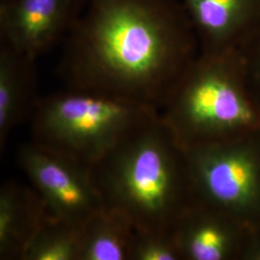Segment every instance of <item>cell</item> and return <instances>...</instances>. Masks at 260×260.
<instances>
[{"mask_svg":"<svg viewBox=\"0 0 260 260\" xmlns=\"http://www.w3.org/2000/svg\"><path fill=\"white\" fill-rule=\"evenodd\" d=\"M62 45L66 88L158 111L200 52L180 0H88Z\"/></svg>","mask_w":260,"mask_h":260,"instance_id":"obj_1","label":"cell"},{"mask_svg":"<svg viewBox=\"0 0 260 260\" xmlns=\"http://www.w3.org/2000/svg\"><path fill=\"white\" fill-rule=\"evenodd\" d=\"M52 216L32 186L6 181L0 189V259L23 260Z\"/></svg>","mask_w":260,"mask_h":260,"instance_id":"obj_11","label":"cell"},{"mask_svg":"<svg viewBox=\"0 0 260 260\" xmlns=\"http://www.w3.org/2000/svg\"><path fill=\"white\" fill-rule=\"evenodd\" d=\"M200 52L245 50L260 35V0H180Z\"/></svg>","mask_w":260,"mask_h":260,"instance_id":"obj_8","label":"cell"},{"mask_svg":"<svg viewBox=\"0 0 260 260\" xmlns=\"http://www.w3.org/2000/svg\"><path fill=\"white\" fill-rule=\"evenodd\" d=\"M173 232L182 260H240L250 229L231 215L194 201Z\"/></svg>","mask_w":260,"mask_h":260,"instance_id":"obj_9","label":"cell"},{"mask_svg":"<svg viewBox=\"0 0 260 260\" xmlns=\"http://www.w3.org/2000/svg\"><path fill=\"white\" fill-rule=\"evenodd\" d=\"M194 201L260 229V131L187 150Z\"/></svg>","mask_w":260,"mask_h":260,"instance_id":"obj_5","label":"cell"},{"mask_svg":"<svg viewBox=\"0 0 260 260\" xmlns=\"http://www.w3.org/2000/svg\"><path fill=\"white\" fill-rule=\"evenodd\" d=\"M103 206L136 229L173 232L194 202L186 150L160 114L133 130L91 166Z\"/></svg>","mask_w":260,"mask_h":260,"instance_id":"obj_2","label":"cell"},{"mask_svg":"<svg viewBox=\"0 0 260 260\" xmlns=\"http://www.w3.org/2000/svg\"><path fill=\"white\" fill-rule=\"evenodd\" d=\"M88 0H0V43L37 59L63 44Z\"/></svg>","mask_w":260,"mask_h":260,"instance_id":"obj_7","label":"cell"},{"mask_svg":"<svg viewBox=\"0 0 260 260\" xmlns=\"http://www.w3.org/2000/svg\"><path fill=\"white\" fill-rule=\"evenodd\" d=\"M159 114L186 150L260 131L244 51L199 52Z\"/></svg>","mask_w":260,"mask_h":260,"instance_id":"obj_3","label":"cell"},{"mask_svg":"<svg viewBox=\"0 0 260 260\" xmlns=\"http://www.w3.org/2000/svg\"><path fill=\"white\" fill-rule=\"evenodd\" d=\"M36 58L0 43V150L10 134L31 119L40 96Z\"/></svg>","mask_w":260,"mask_h":260,"instance_id":"obj_10","label":"cell"},{"mask_svg":"<svg viewBox=\"0 0 260 260\" xmlns=\"http://www.w3.org/2000/svg\"><path fill=\"white\" fill-rule=\"evenodd\" d=\"M135 232L125 215L103 206L80 226L79 260H131Z\"/></svg>","mask_w":260,"mask_h":260,"instance_id":"obj_12","label":"cell"},{"mask_svg":"<svg viewBox=\"0 0 260 260\" xmlns=\"http://www.w3.org/2000/svg\"><path fill=\"white\" fill-rule=\"evenodd\" d=\"M251 89L260 106V35L244 50Z\"/></svg>","mask_w":260,"mask_h":260,"instance_id":"obj_15","label":"cell"},{"mask_svg":"<svg viewBox=\"0 0 260 260\" xmlns=\"http://www.w3.org/2000/svg\"><path fill=\"white\" fill-rule=\"evenodd\" d=\"M159 111L101 93L66 88L40 96L32 142L91 167Z\"/></svg>","mask_w":260,"mask_h":260,"instance_id":"obj_4","label":"cell"},{"mask_svg":"<svg viewBox=\"0 0 260 260\" xmlns=\"http://www.w3.org/2000/svg\"><path fill=\"white\" fill-rule=\"evenodd\" d=\"M18 161L53 218L81 226L103 207L91 167L32 141L20 147Z\"/></svg>","mask_w":260,"mask_h":260,"instance_id":"obj_6","label":"cell"},{"mask_svg":"<svg viewBox=\"0 0 260 260\" xmlns=\"http://www.w3.org/2000/svg\"><path fill=\"white\" fill-rule=\"evenodd\" d=\"M131 260H182L174 232L136 229Z\"/></svg>","mask_w":260,"mask_h":260,"instance_id":"obj_14","label":"cell"},{"mask_svg":"<svg viewBox=\"0 0 260 260\" xmlns=\"http://www.w3.org/2000/svg\"><path fill=\"white\" fill-rule=\"evenodd\" d=\"M240 260H260V229L250 230Z\"/></svg>","mask_w":260,"mask_h":260,"instance_id":"obj_16","label":"cell"},{"mask_svg":"<svg viewBox=\"0 0 260 260\" xmlns=\"http://www.w3.org/2000/svg\"><path fill=\"white\" fill-rule=\"evenodd\" d=\"M80 226L51 217L28 247L23 260H79Z\"/></svg>","mask_w":260,"mask_h":260,"instance_id":"obj_13","label":"cell"}]
</instances>
